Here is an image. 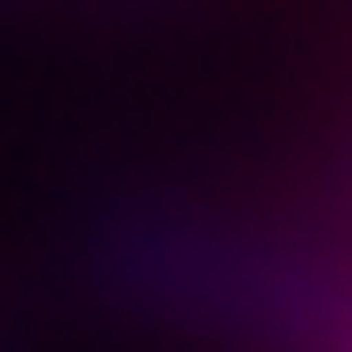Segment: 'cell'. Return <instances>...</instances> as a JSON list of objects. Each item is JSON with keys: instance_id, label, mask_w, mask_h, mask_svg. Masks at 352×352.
Wrapping results in <instances>:
<instances>
[]
</instances>
